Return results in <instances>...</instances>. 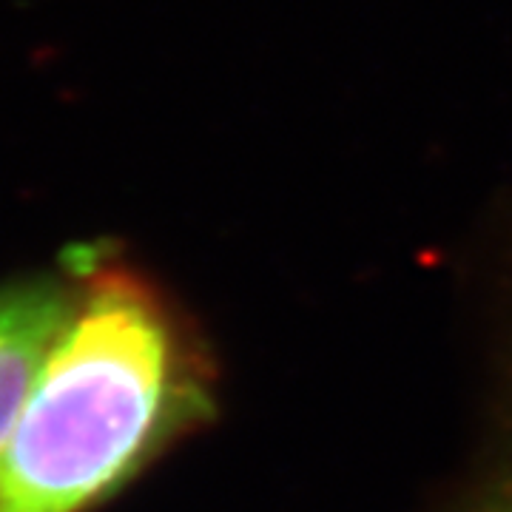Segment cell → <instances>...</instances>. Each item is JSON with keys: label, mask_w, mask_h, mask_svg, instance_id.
Instances as JSON below:
<instances>
[{"label": "cell", "mask_w": 512, "mask_h": 512, "mask_svg": "<svg viewBox=\"0 0 512 512\" xmlns=\"http://www.w3.org/2000/svg\"><path fill=\"white\" fill-rule=\"evenodd\" d=\"M74 305L0 453V512H83L208 413L194 336L148 276L74 254Z\"/></svg>", "instance_id": "cell-1"}, {"label": "cell", "mask_w": 512, "mask_h": 512, "mask_svg": "<svg viewBox=\"0 0 512 512\" xmlns=\"http://www.w3.org/2000/svg\"><path fill=\"white\" fill-rule=\"evenodd\" d=\"M481 512H512V484H507Z\"/></svg>", "instance_id": "cell-3"}, {"label": "cell", "mask_w": 512, "mask_h": 512, "mask_svg": "<svg viewBox=\"0 0 512 512\" xmlns=\"http://www.w3.org/2000/svg\"><path fill=\"white\" fill-rule=\"evenodd\" d=\"M72 305V271L69 276H26L0 288V453L69 322Z\"/></svg>", "instance_id": "cell-2"}]
</instances>
